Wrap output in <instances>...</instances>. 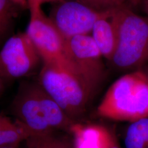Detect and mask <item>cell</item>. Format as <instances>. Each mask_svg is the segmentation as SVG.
<instances>
[{
  "mask_svg": "<svg viewBox=\"0 0 148 148\" xmlns=\"http://www.w3.org/2000/svg\"><path fill=\"white\" fill-rule=\"evenodd\" d=\"M69 59L92 97L106 75L103 56L90 35L66 39Z\"/></svg>",
  "mask_w": 148,
  "mask_h": 148,
  "instance_id": "8992f818",
  "label": "cell"
},
{
  "mask_svg": "<svg viewBox=\"0 0 148 148\" xmlns=\"http://www.w3.org/2000/svg\"><path fill=\"white\" fill-rule=\"evenodd\" d=\"M64 0H27V5L29 8L33 7H41L45 3L47 2H59Z\"/></svg>",
  "mask_w": 148,
  "mask_h": 148,
  "instance_id": "2e32d148",
  "label": "cell"
},
{
  "mask_svg": "<svg viewBox=\"0 0 148 148\" xmlns=\"http://www.w3.org/2000/svg\"><path fill=\"white\" fill-rule=\"evenodd\" d=\"M117 10L97 21L90 33L104 58L109 62L115 52L118 43L119 32L115 16Z\"/></svg>",
  "mask_w": 148,
  "mask_h": 148,
  "instance_id": "30bf717a",
  "label": "cell"
},
{
  "mask_svg": "<svg viewBox=\"0 0 148 148\" xmlns=\"http://www.w3.org/2000/svg\"><path fill=\"white\" fill-rule=\"evenodd\" d=\"M114 10L100 11L79 0H64L53 8L49 18L63 37L68 39L90 35L95 23Z\"/></svg>",
  "mask_w": 148,
  "mask_h": 148,
  "instance_id": "52a82bcc",
  "label": "cell"
},
{
  "mask_svg": "<svg viewBox=\"0 0 148 148\" xmlns=\"http://www.w3.org/2000/svg\"><path fill=\"white\" fill-rule=\"evenodd\" d=\"M19 145H9L5 147H0V148H19Z\"/></svg>",
  "mask_w": 148,
  "mask_h": 148,
  "instance_id": "603a6c76",
  "label": "cell"
},
{
  "mask_svg": "<svg viewBox=\"0 0 148 148\" xmlns=\"http://www.w3.org/2000/svg\"></svg>",
  "mask_w": 148,
  "mask_h": 148,
  "instance_id": "d4e9b609",
  "label": "cell"
},
{
  "mask_svg": "<svg viewBox=\"0 0 148 148\" xmlns=\"http://www.w3.org/2000/svg\"><path fill=\"white\" fill-rule=\"evenodd\" d=\"M87 5L100 11H110L128 5L124 0H79Z\"/></svg>",
  "mask_w": 148,
  "mask_h": 148,
  "instance_id": "9a60e30c",
  "label": "cell"
},
{
  "mask_svg": "<svg viewBox=\"0 0 148 148\" xmlns=\"http://www.w3.org/2000/svg\"><path fill=\"white\" fill-rule=\"evenodd\" d=\"M119 39L111 60L112 66L127 73L148 66V16H141L130 7L116 11Z\"/></svg>",
  "mask_w": 148,
  "mask_h": 148,
  "instance_id": "3957f363",
  "label": "cell"
},
{
  "mask_svg": "<svg viewBox=\"0 0 148 148\" xmlns=\"http://www.w3.org/2000/svg\"><path fill=\"white\" fill-rule=\"evenodd\" d=\"M29 136V132L16 121L12 125L0 130V147L19 145L21 142L25 141Z\"/></svg>",
  "mask_w": 148,
  "mask_h": 148,
  "instance_id": "5bb4252c",
  "label": "cell"
},
{
  "mask_svg": "<svg viewBox=\"0 0 148 148\" xmlns=\"http://www.w3.org/2000/svg\"><path fill=\"white\" fill-rule=\"evenodd\" d=\"M38 82L71 120L76 122L84 114L91 96L78 76L43 64Z\"/></svg>",
  "mask_w": 148,
  "mask_h": 148,
  "instance_id": "277c9868",
  "label": "cell"
},
{
  "mask_svg": "<svg viewBox=\"0 0 148 148\" xmlns=\"http://www.w3.org/2000/svg\"><path fill=\"white\" fill-rule=\"evenodd\" d=\"M23 8L24 7L17 0H0V38L11 32Z\"/></svg>",
  "mask_w": 148,
  "mask_h": 148,
  "instance_id": "7c38bea8",
  "label": "cell"
},
{
  "mask_svg": "<svg viewBox=\"0 0 148 148\" xmlns=\"http://www.w3.org/2000/svg\"><path fill=\"white\" fill-rule=\"evenodd\" d=\"M109 148H122L121 147L118 143V141H117V139L115 135L114 136L112 142L111 143V145Z\"/></svg>",
  "mask_w": 148,
  "mask_h": 148,
  "instance_id": "d6986e66",
  "label": "cell"
},
{
  "mask_svg": "<svg viewBox=\"0 0 148 148\" xmlns=\"http://www.w3.org/2000/svg\"><path fill=\"white\" fill-rule=\"evenodd\" d=\"M55 132L29 136L25 140L27 148H73L71 142L59 137Z\"/></svg>",
  "mask_w": 148,
  "mask_h": 148,
  "instance_id": "4fadbf2b",
  "label": "cell"
},
{
  "mask_svg": "<svg viewBox=\"0 0 148 148\" xmlns=\"http://www.w3.org/2000/svg\"><path fill=\"white\" fill-rule=\"evenodd\" d=\"M16 121L30 136L69 132L75 121L71 120L37 82H21L11 105Z\"/></svg>",
  "mask_w": 148,
  "mask_h": 148,
  "instance_id": "6da1fadb",
  "label": "cell"
},
{
  "mask_svg": "<svg viewBox=\"0 0 148 148\" xmlns=\"http://www.w3.org/2000/svg\"><path fill=\"white\" fill-rule=\"evenodd\" d=\"M21 4L23 5L24 7H27V5H27V0H17Z\"/></svg>",
  "mask_w": 148,
  "mask_h": 148,
  "instance_id": "7402d4cb",
  "label": "cell"
},
{
  "mask_svg": "<svg viewBox=\"0 0 148 148\" xmlns=\"http://www.w3.org/2000/svg\"><path fill=\"white\" fill-rule=\"evenodd\" d=\"M14 123V122L12 121L8 117L0 114V130L5 127L10 126Z\"/></svg>",
  "mask_w": 148,
  "mask_h": 148,
  "instance_id": "e0dca14e",
  "label": "cell"
},
{
  "mask_svg": "<svg viewBox=\"0 0 148 148\" xmlns=\"http://www.w3.org/2000/svg\"><path fill=\"white\" fill-rule=\"evenodd\" d=\"M143 8V11L148 16V0H143L142 5H141Z\"/></svg>",
  "mask_w": 148,
  "mask_h": 148,
  "instance_id": "ffe728a7",
  "label": "cell"
},
{
  "mask_svg": "<svg viewBox=\"0 0 148 148\" xmlns=\"http://www.w3.org/2000/svg\"><path fill=\"white\" fill-rule=\"evenodd\" d=\"M127 5L130 6L134 7L141 6L143 3V0H124Z\"/></svg>",
  "mask_w": 148,
  "mask_h": 148,
  "instance_id": "ac0fdd59",
  "label": "cell"
},
{
  "mask_svg": "<svg viewBox=\"0 0 148 148\" xmlns=\"http://www.w3.org/2000/svg\"><path fill=\"white\" fill-rule=\"evenodd\" d=\"M69 132L73 137V148H109L115 134L98 124H82L75 122Z\"/></svg>",
  "mask_w": 148,
  "mask_h": 148,
  "instance_id": "9c48e42d",
  "label": "cell"
},
{
  "mask_svg": "<svg viewBox=\"0 0 148 148\" xmlns=\"http://www.w3.org/2000/svg\"><path fill=\"white\" fill-rule=\"evenodd\" d=\"M4 79H3L1 77H0V97L2 95L4 88H5V84H4Z\"/></svg>",
  "mask_w": 148,
  "mask_h": 148,
  "instance_id": "44dd1931",
  "label": "cell"
},
{
  "mask_svg": "<svg viewBox=\"0 0 148 148\" xmlns=\"http://www.w3.org/2000/svg\"><path fill=\"white\" fill-rule=\"evenodd\" d=\"M41 59L26 32L10 37L0 50V77L4 80L30 75Z\"/></svg>",
  "mask_w": 148,
  "mask_h": 148,
  "instance_id": "ba28073f",
  "label": "cell"
},
{
  "mask_svg": "<svg viewBox=\"0 0 148 148\" xmlns=\"http://www.w3.org/2000/svg\"><path fill=\"white\" fill-rule=\"evenodd\" d=\"M143 69V70L145 71V73L147 74V75L148 76V66L144 68Z\"/></svg>",
  "mask_w": 148,
  "mask_h": 148,
  "instance_id": "cb8c5ba5",
  "label": "cell"
},
{
  "mask_svg": "<svg viewBox=\"0 0 148 148\" xmlns=\"http://www.w3.org/2000/svg\"><path fill=\"white\" fill-rule=\"evenodd\" d=\"M124 148H148V117L130 122L123 137Z\"/></svg>",
  "mask_w": 148,
  "mask_h": 148,
  "instance_id": "8fae6325",
  "label": "cell"
},
{
  "mask_svg": "<svg viewBox=\"0 0 148 148\" xmlns=\"http://www.w3.org/2000/svg\"><path fill=\"white\" fill-rule=\"evenodd\" d=\"M97 113L118 121L148 117V76L143 69L127 73L116 80L106 91Z\"/></svg>",
  "mask_w": 148,
  "mask_h": 148,
  "instance_id": "7a4b0ae2",
  "label": "cell"
},
{
  "mask_svg": "<svg viewBox=\"0 0 148 148\" xmlns=\"http://www.w3.org/2000/svg\"><path fill=\"white\" fill-rule=\"evenodd\" d=\"M30 11V19L25 32L36 48L43 64L66 69L79 77L69 59L66 39L49 16L44 13L41 7L31 8Z\"/></svg>",
  "mask_w": 148,
  "mask_h": 148,
  "instance_id": "5b68a950",
  "label": "cell"
}]
</instances>
